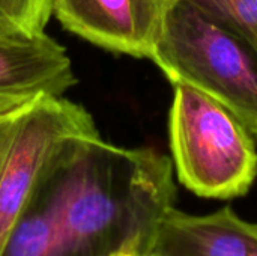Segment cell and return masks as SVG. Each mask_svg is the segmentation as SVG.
I'll return each instance as SVG.
<instances>
[{
  "label": "cell",
  "mask_w": 257,
  "mask_h": 256,
  "mask_svg": "<svg viewBox=\"0 0 257 256\" xmlns=\"http://www.w3.org/2000/svg\"><path fill=\"white\" fill-rule=\"evenodd\" d=\"M35 196L47 207L65 256L151 255L175 208L172 158L152 148L75 142Z\"/></svg>",
  "instance_id": "cell-1"
},
{
  "label": "cell",
  "mask_w": 257,
  "mask_h": 256,
  "mask_svg": "<svg viewBox=\"0 0 257 256\" xmlns=\"http://www.w3.org/2000/svg\"><path fill=\"white\" fill-rule=\"evenodd\" d=\"M149 59L172 84L212 97L257 137V56L235 32L188 0H173Z\"/></svg>",
  "instance_id": "cell-2"
},
{
  "label": "cell",
  "mask_w": 257,
  "mask_h": 256,
  "mask_svg": "<svg viewBox=\"0 0 257 256\" xmlns=\"http://www.w3.org/2000/svg\"><path fill=\"white\" fill-rule=\"evenodd\" d=\"M169 113L172 163L179 183L206 199L247 195L257 178L251 131L221 103L176 83Z\"/></svg>",
  "instance_id": "cell-3"
},
{
  "label": "cell",
  "mask_w": 257,
  "mask_h": 256,
  "mask_svg": "<svg viewBox=\"0 0 257 256\" xmlns=\"http://www.w3.org/2000/svg\"><path fill=\"white\" fill-rule=\"evenodd\" d=\"M96 136L89 112L62 97L0 121V252L51 169L75 142Z\"/></svg>",
  "instance_id": "cell-4"
},
{
  "label": "cell",
  "mask_w": 257,
  "mask_h": 256,
  "mask_svg": "<svg viewBox=\"0 0 257 256\" xmlns=\"http://www.w3.org/2000/svg\"><path fill=\"white\" fill-rule=\"evenodd\" d=\"M172 2L51 0V9L74 35L111 53L149 59Z\"/></svg>",
  "instance_id": "cell-5"
},
{
  "label": "cell",
  "mask_w": 257,
  "mask_h": 256,
  "mask_svg": "<svg viewBox=\"0 0 257 256\" xmlns=\"http://www.w3.org/2000/svg\"><path fill=\"white\" fill-rule=\"evenodd\" d=\"M75 83L65 47L47 33L0 27V98L62 97Z\"/></svg>",
  "instance_id": "cell-6"
},
{
  "label": "cell",
  "mask_w": 257,
  "mask_h": 256,
  "mask_svg": "<svg viewBox=\"0 0 257 256\" xmlns=\"http://www.w3.org/2000/svg\"><path fill=\"white\" fill-rule=\"evenodd\" d=\"M152 256H257V223L241 219L230 207L209 214L173 208L163 220Z\"/></svg>",
  "instance_id": "cell-7"
},
{
  "label": "cell",
  "mask_w": 257,
  "mask_h": 256,
  "mask_svg": "<svg viewBox=\"0 0 257 256\" xmlns=\"http://www.w3.org/2000/svg\"><path fill=\"white\" fill-rule=\"evenodd\" d=\"M0 256H65L54 222L36 196L14 226Z\"/></svg>",
  "instance_id": "cell-8"
},
{
  "label": "cell",
  "mask_w": 257,
  "mask_h": 256,
  "mask_svg": "<svg viewBox=\"0 0 257 256\" xmlns=\"http://www.w3.org/2000/svg\"><path fill=\"white\" fill-rule=\"evenodd\" d=\"M235 32L257 56V0H188Z\"/></svg>",
  "instance_id": "cell-9"
},
{
  "label": "cell",
  "mask_w": 257,
  "mask_h": 256,
  "mask_svg": "<svg viewBox=\"0 0 257 256\" xmlns=\"http://www.w3.org/2000/svg\"><path fill=\"white\" fill-rule=\"evenodd\" d=\"M53 15L51 0H0V27L26 33H45Z\"/></svg>",
  "instance_id": "cell-10"
},
{
  "label": "cell",
  "mask_w": 257,
  "mask_h": 256,
  "mask_svg": "<svg viewBox=\"0 0 257 256\" xmlns=\"http://www.w3.org/2000/svg\"><path fill=\"white\" fill-rule=\"evenodd\" d=\"M39 100V98H38ZM36 100H27V98H0V121L26 109L29 104H32Z\"/></svg>",
  "instance_id": "cell-11"
},
{
  "label": "cell",
  "mask_w": 257,
  "mask_h": 256,
  "mask_svg": "<svg viewBox=\"0 0 257 256\" xmlns=\"http://www.w3.org/2000/svg\"><path fill=\"white\" fill-rule=\"evenodd\" d=\"M116 256H136V253H130V252H125V253H119Z\"/></svg>",
  "instance_id": "cell-12"
}]
</instances>
